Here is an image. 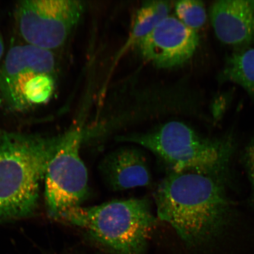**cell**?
Returning <instances> with one entry per match:
<instances>
[{
  "label": "cell",
  "mask_w": 254,
  "mask_h": 254,
  "mask_svg": "<svg viewBox=\"0 0 254 254\" xmlns=\"http://www.w3.org/2000/svg\"><path fill=\"white\" fill-rule=\"evenodd\" d=\"M225 182L201 174L170 172L155 193L157 218L189 248L208 254L235 219Z\"/></svg>",
  "instance_id": "6da1fadb"
},
{
  "label": "cell",
  "mask_w": 254,
  "mask_h": 254,
  "mask_svg": "<svg viewBox=\"0 0 254 254\" xmlns=\"http://www.w3.org/2000/svg\"><path fill=\"white\" fill-rule=\"evenodd\" d=\"M60 138L0 131V222L28 217L36 210L40 184Z\"/></svg>",
  "instance_id": "7a4b0ae2"
},
{
  "label": "cell",
  "mask_w": 254,
  "mask_h": 254,
  "mask_svg": "<svg viewBox=\"0 0 254 254\" xmlns=\"http://www.w3.org/2000/svg\"><path fill=\"white\" fill-rule=\"evenodd\" d=\"M161 159L170 172L193 173L226 179L234 151L233 136L210 138L188 125L173 121L151 130L119 136Z\"/></svg>",
  "instance_id": "3957f363"
},
{
  "label": "cell",
  "mask_w": 254,
  "mask_h": 254,
  "mask_svg": "<svg viewBox=\"0 0 254 254\" xmlns=\"http://www.w3.org/2000/svg\"><path fill=\"white\" fill-rule=\"evenodd\" d=\"M147 198L117 199L90 206H78L58 220L82 228L116 254H143L156 226Z\"/></svg>",
  "instance_id": "277c9868"
},
{
  "label": "cell",
  "mask_w": 254,
  "mask_h": 254,
  "mask_svg": "<svg viewBox=\"0 0 254 254\" xmlns=\"http://www.w3.org/2000/svg\"><path fill=\"white\" fill-rule=\"evenodd\" d=\"M55 72L51 51L27 44L12 47L0 68V99L17 112L36 106L55 85Z\"/></svg>",
  "instance_id": "5b68a950"
},
{
  "label": "cell",
  "mask_w": 254,
  "mask_h": 254,
  "mask_svg": "<svg viewBox=\"0 0 254 254\" xmlns=\"http://www.w3.org/2000/svg\"><path fill=\"white\" fill-rule=\"evenodd\" d=\"M85 131L79 125L60 135L44 177L49 214L57 219L69 209L81 206L89 194L88 174L80 155Z\"/></svg>",
  "instance_id": "8992f818"
},
{
  "label": "cell",
  "mask_w": 254,
  "mask_h": 254,
  "mask_svg": "<svg viewBox=\"0 0 254 254\" xmlns=\"http://www.w3.org/2000/svg\"><path fill=\"white\" fill-rule=\"evenodd\" d=\"M84 7L76 0H25L16 7V23L26 44L52 52L65 43Z\"/></svg>",
  "instance_id": "52a82bcc"
},
{
  "label": "cell",
  "mask_w": 254,
  "mask_h": 254,
  "mask_svg": "<svg viewBox=\"0 0 254 254\" xmlns=\"http://www.w3.org/2000/svg\"><path fill=\"white\" fill-rule=\"evenodd\" d=\"M199 43L196 31L176 17L168 16L136 46L148 62L159 68L182 65L191 59Z\"/></svg>",
  "instance_id": "ba28073f"
},
{
  "label": "cell",
  "mask_w": 254,
  "mask_h": 254,
  "mask_svg": "<svg viewBox=\"0 0 254 254\" xmlns=\"http://www.w3.org/2000/svg\"><path fill=\"white\" fill-rule=\"evenodd\" d=\"M98 170L104 183L113 191L148 187L153 180L145 152L135 145L109 152L100 161Z\"/></svg>",
  "instance_id": "9c48e42d"
},
{
  "label": "cell",
  "mask_w": 254,
  "mask_h": 254,
  "mask_svg": "<svg viewBox=\"0 0 254 254\" xmlns=\"http://www.w3.org/2000/svg\"><path fill=\"white\" fill-rule=\"evenodd\" d=\"M209 18L222 43L239 49L254 44V1H216L209 9Z\"/></svg>",
  "instance_id": "30bf717a"
},
{
  "label": "cell",
  "mask_w": 254,
  "mask_h": 254,
  "mask_svg": "<svg viewBox=\"0 0 254 254\" xmlns=\"http://www.w3.org/2000/svg\"><path fill=\"white\" fill-rule=\"evenodd\" d=\"M219 77L221 82L239 85L254 98V49L245 48L231 54Z\"/></svg>",
  "instance_id": "8fae6325"
},
{
  "label": "cell",
  "mask_w": 254,
  "mask_h": 254,
  "mask_svg": "<svg viewBox=\"0 0 254 254\" xmlns=\"http://www.w3.org/2000/svg\"><path fill=\"white\" fill-rule=\"evenodd\" d=\"M172 5L169 1H153L145 2L136 12L131 35L126 48L138 41L154 29L169 16Z\"/></svg>",
  "instance_id": "7c38bea8"
},
{
  "label": "cell",
  "mask_w": 254,
  "mask_h": 254,
  "mask_svg": "<svg viewBox=\"0 0 254 254\" xmlns=\"http://www.w3.org/2000/svg\"><path fill=\"white\" fill-rule=\"evenodd\" d=\"M177 18L190 29L196 31L206 23L207 19L204 3L195 0H183L175 5Z\"/></svg>",
  "instance_id": "4fadbf2b"
},
{
  "label": "cell",
  "mask_w": 254,
  "mask_h": 254,
  "mask_svg": "<svg viewBox=\"0 0 254 254\" xmlns=\"http://www.w3.org/2000/svg\"><path fill=\"white\" fill-rule=\"evenodd\" d=\"M243 161L252 184L253 201L254 203V135L244 150Z\"/></svg>",
  "instance_id": "5bb4252c"
},
{
  "label": "cell",
  "mask_w": 254,
  "mask_h": 254,
  "mask_svg": "<svg viewBox=\"0 0 254 254\" xmlns=\"http://www.w3.org/2000/svg\"><path fill=\"white\" fill-rule=\"evenodd\" d=\"M4 41H3L1 33H0V60H1L3 54H4Z\"/></svg>",
  "instance_id": "9a60e30c"
}]
</instances>
